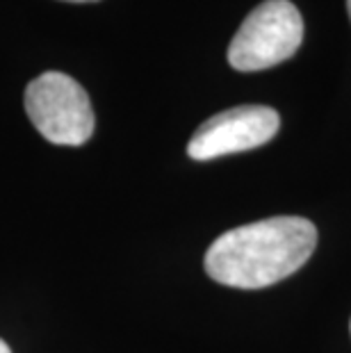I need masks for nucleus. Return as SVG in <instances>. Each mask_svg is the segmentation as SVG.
<instances>
[{
  "label": "nucleus",
  "mask_w": 351,
  "mask_h": 353,
  "mask_svg": "<svg viewBox=\"0 0 351 353\" xmlns=\"http://www.w3.org/2000/svg\"><path fill=\"white\" fill-rule=\"evenodd\" d=\"M347 12H349V19H351V0H347Z\"/></svg>",
  "instance_id": "obj_7"
},
{
  "label": "nucleus",
  "mask_w": 351,
  "mask_h": 353,
  "mask_svg": "<svg viewBox=\"0 0 351 353\" xmlns=\"http://www.w3.org/2000/svg\"><path fill=\"white\" fill-rule=\"evenodd\" d=\"M32 125L57 146H82L94 134V110L87 92L64 73L48 71L26 89Z\"/></svg>",
  "instance_id": "obj_3"
},
{
  "label": "nucleus",
  "mask_w": 351,
  "mask_h": 353,
  "mask_svg": "<svg viewBox=\"0 0 351 353\" xmlns=\"http://www.w3.org/2000/svg\"><path fill=\"white\" fill-rule=\"evenodd\" d=\"M281 128L279 112L267 105H240L210 117L192 134L188 155L208 162L230 153H244L265 146Z\"/></svg>",
  "instance_id": "obj_4"
},
{
  "label": "nucleus",
  "mask_w": 351,
  "mask_h": 353,
  "mask_svg": "<svg viewBox=\"0 0 351 353\" xmlns=\"http://www.w3.org/2000/svg\"><path fill=\"white\" fill-rule=\"evenodd\" d=\"M64 3H96V0H64Z\"/></svg>",
  "instance_id": "obj_6"
},
{
  "label": "nucleus",
  "mask_w": 351,
  "mask_h": 353,
  "mask_svg": "<svg viewBox=\"0 0 351 353\" xmlns=\"http://www.w3.org/2000/svg\"><path fill=\"white\" fill-rule=\"evenodd\" d=\"M317 246V228L303 216H272L223 232L205 253V274L219 285L260 290L299 272Z\"/></svg>",
  "instance_id": "obj_1"
},
{
  "label": "nucleus",
  "mask_w": 351,
  "mask_h": 353,
  "mask_svg": "<svg viewBox=\"0 0 351 353\" xmlns=\"http://www.w3.org/2000/svg\"><path fill=\"white\" fill-rule=\"evenodd\" d=\"M0 353H12L10 347H7V342H3V340H0Z\"/></svg>",
  "instance_id": "obj_5"
},
{
  "label": "nucleus",
  "mask_w": 351,
  "mask_h": 353,
  "mask_svg": "<svg viewBox=\"0 0 351 353\" xmlns=\"http://www.w3.org/2000/svg\"><path fill=\"white\" fill-rule=\"evenodd\" d=\"M303 41L301 12L290 0H265L253 10L228 46L235 71H265L285 62Z\"/></svg>",
  "instance_id": "obj_2"
}]
</instances>
